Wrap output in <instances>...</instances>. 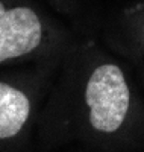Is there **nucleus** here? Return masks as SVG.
I'll use <instances>...</instances> for the list:
<instances>
[{
    "instance_id": "4",
    "label": "nucleus",
    "mask_w": 144,
    "mask_h": 152,
    "mask_svg": "<svg viewBox=\"0 0 144 152\" xmlns=\"http://www.w3.org/2000/svg\"><path fill=\"white\" fill-rule=\"evenodd\" d=\"M138 38H140V49L144 50V12L140 17V29H138Z\"/></svg>"
},
{
    "instance_id": "3",
    "label": "nucleus",
    "mask_w": 144,
    "mask_h": 152,
    "mask_svg": "<svg viewBox=\"0 0 144 152\" xmlns=\"http://www.w3.org/2000/svg\"><path fill=\"white\" fill-rule=\"evenodd\" d=\"M33 99L23 82L0 79V140H12L28 126Z\"/></svg>"
},
{
    "instance_id": "2",
    "label": "nucleus",
    "mask_w": 144,
    "mask_h": 152,
    "mask_svg": "<svg viewBox=\"0 0 144 152\" xmlns=\"http://www.w3.org/2000/svg\"><path fill=\"white\" fill-rule=\"evenodd\" d=\"M82 73V100L88 110V123L102 134L121 128L132 107V90L123 69L111 59L91 56Z\"/></svg>"
},
{
    "instance_id": "1",
    "label": "nucleus",
    "mask_w": 144,
    "mask_h": 152,
    "mask_svg": "<svg viewBox=\"0 0 144 152\" xmlns=\"http://www.w3.org/2000/svg\"><path fill=\"white\" fill-rule=\"evenodd\" d=\"M65 34L32 0H0V66L61 53Z\"/></svg>"
}]
</instances>
